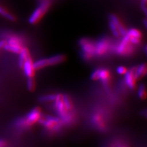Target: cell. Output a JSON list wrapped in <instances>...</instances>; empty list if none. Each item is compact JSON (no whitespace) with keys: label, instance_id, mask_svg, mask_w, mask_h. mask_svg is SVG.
I'll use <instances>...</instances> for the list:
<instances>
[{"label":"cell","instance_id":"obj_6","mask_svg":"<svg viewBox=\"0 0 147 147\" xmlns=\"http://www.w3.org/2000/svg\"><path fill=\"white\" fill-rule=\"evenodd\" d=\"M53 102V108L55 109V111L56 112V113L58 115L59 117L61 118L68 112L66 110L65 105H64V104L63 101L62 94H57V98Z\"/></svg>","mask_w":147,"mask_h":147},{"label":"cell","instance_id":"obj_3","mask_svg":"<svg viewBox=\"0 0 147 147\" xmlns=\"http://www.w3.org/2000/svg\"><path fill=\"white\" fill-rule=\"evenodd\" d=\"M96 41L88 37H83L79 40V46L81 49V57L84 61L90 62L95 57Z\"/></svg>","mask_w":147,"mask_h":147},{"label":"cell","instance_id":"obj_1","mask_svg":"<svg viewBox=\"0 0 147 147\" xmlns=\"http://www.w3.org/2000/svg\"><path fill=\"white\" fill-rule=\"evenodd\" d=\"M115 42L109 36H104L95 43V57L105 58L113 54V49Z\"/></svg>","mask_w":147,"mask_h":147},{"label":"cell","instance_id":"obj_23","mask_svg":"<svg viewBox=\"0 0 147 147\" xmlns=\"http://www.w3.org/2000/svg\"><path fill=\"white\" fill-rule=\"evenodd\" d=\"M141 1H142L141 5H142V10H143V11H144L145 13L146 14V0H141Z\"/></svg>","mask_w":147,"mask_h":147},{"label":"cell","instance_id":"obj_24","mask_svg":"<svg viewBox=\"0 0 147 147\" xmlns=\"http://www.w3.org/2000/svg\"><path fill=\"white\" fill-rule=\"evenodd\" d=\"M6 40L3 39V40H0V49H1L3 48V47L4 46V45L6 44Z\"/></svg>","mask_w":147,"mask_h":147},{"label":"cell","instance_id":"obj_14","mask_svg":"<svg viewBox=\"0 0 147 147\" xmlns=\"http://www.w3.org/2000/svg\"><path fill=\"white\" fill-rule=\"evenodd\" d=\"M24 47V46L6 43V44L4 45V46L3 49L4 50H6V51L8 52L18 55L20 53V52H21V50H22V49Z\"/></svg>","mask_w":147,"mask_h":147},{"label":"cell","instance_id":"obj_7","mask_svg":"<svg viewBox=\"0 0 147 147\" xmlns=\"http://www.w3.org/2000/svg\"><path fill=\"white\" fill-rule=\"evenodd\" d=\"M109 19L111 20L115 24L120 36H123L126 34L127 28L121 19V18L115 14V13H111L109 16Z\"/></svg>","mask_w":147,"mask_h":147},{"label":"cell","instance_id":"obj_12","mask_svg":"<svg viewBox=\"0 0 147 147\" xmlns=\"http://www.w3.org/2000/svg\"><path fill=\"white\" fill-rule=\"evenodd\" d=\"M31 57L30 52L29 49L26 47V46L22 49L20 53L18 54V64L20 67H22L23 64L25 63V61L29 57Z\"/></svg>","mask_w":147,"mask_h":147},{"label":"cell","instance_id":"obj_10","mask_svg":"<svg viewBox=\"0 0 147 147\" xmlns=\"http://www.w3.org/2000/svg\"><path fill=\"white\" fill-rule=\"evenodd\" d=\"M99 74H98V80H100L103 85L105 86H108L111 81L112 76L111 73L108 69L105 68H98Z\"/></svg>","mask_w":147,"mask_h":147},{"label":"cell","instance_id":"obj_15","mask_svg":"<svg viewBox=\"0 0 147 147\" xmlns=\"http://www.w3.org/2000/svg\"><path fill=\"white\" fill-rule=\"evenodd\" d=\"M0 16L11 22H15L17 20L16 17L12 13L8 11L7 9L1 6H0Z\"/></svg>","mask_w":147,"mask_h":147},{"label":"cell","instance_id":"obj_21","mask_svg":"<svg viewBox=\"0 0 147 147\" xmlns=\"http://www.w3.org/2000/svg\"><path fill=\"white\" fill-rule=\"evenodd\" d=\"M26 85H27V88L29 91H33L35 90L36 84H35V80L33 77L28 78Z\"/></svg>","mask_w":147,"mask_h":147},{"label":"cell","instance_id":"obj_20","mask_svg":"<svg viewBox=\"0 0 147 147\" xmlns=\"http://www.w3.org/2000/svg\"><path fill=\"white\" fill-rule=\"evenodd\" d=\"M138 96L142 99H145L146 97L145 86L144 84H141L138 88Z\"/></svg>","mask_w":147,"mask_h":147},{"label":"cell","instance_id":"obj_4","mask_svg":"<svg viewBox=\"0 0 147 147\" xmlns=\"http://www.w3.org/2000/svg\"><path fill=\"white\" fill-rule=\"evenodd\" d=\"M39 122L49 132L52 133L59 131L63 125L61 119L59 118L50 115H42L39 119Z\"/></svg>","mask_w":147,"mask_h":147},{"label":"cell","instance_id":"obj_5","mask_svg":"<svg viewBox=\"0 0 147 147\" xmlns=\"http://www.w3.org/2000/svg\"><path fill=\"white\" fill-rule=\"evenodd\" d=\"M41 116H42V113H41V110L39 107H35L32 109L24 118L26 127L33 126L34 123L39 121Z\"/></svg>","mask_w":147,"mask_h":147},{"label":"cell","instance_id":"obj_16","mask_svg":"<svg viewBox=\"0 0 147 147\" xmlns=\"http://www.w3.org/2000/svg\"><path fill=\"white\" fill-rule=\"evenodd\" d=\"M126 35L129 38L142 39V32L139 30L135 28H131L130 29H127Z\"/></svg>","mask_w":147,"mask_h":147},{"label":"cell","instance_id":"obj_8","mask_svg":"<svg viewBox=\"0 0 147 147\" xmlns=\"http://www.w3.org/2000/svg\"><path fill=\"white\" fill-rule=\"evenodd\" d=\"M22 68L23 69V71H24L25 76L27 78L34 77L36 70L34 67V61L31 57H29L25 61Z\"/></svg>","mask_w":147,"mask_h":147},{"label":"cell","instance_id":"obj_22","mask_svg":"<svg viewBox=\"0 0 147 147\" xmlns=\"http://www.w3.org/2000/svg\"><path fill=\"white\" fill-rule=\"evenodd\" d=\"M127 70H128L127 69L123 66H118L116 69L117 72L119 75H125V74L127 72Z\"/></svg>","mask_w":147,"mask_h":147},{"label":"cell","instance_id":"obj_25","mask_svg":"<svg viewBox=\"0 0 147 147\" xmlns=\"http://www.w3.org/2000/svg\"><path fill=\"white\" fill-rule=\"evenodd\" d=\"M6 146V142L4 140H0V147H4Z\"/></svg>","mask_w":147,"mask_h":147},{"label":"cell","instance_id":"obj_26","mask_svg":"<svg viewBox=\"0 0 147 147\" xmlns=\"http://www.w3.org/2000/svg\"><path fill=\"white\" fill-rule=\"evenodd\" d=\"M117 147H126V146H124L122 144H118V145H117Z\"/></svg>","mask_w":147,"mask_h":147},{"label":"cell","instance_id":"obj_19","mask_svg":"<svg viewBox=\"0 0 147 147\" xmlns=\"http://www.w3.org/2000/svg\"><path fill=\"white\" fill-rule=\"evenodd\" d=\"M57 98V94H46L40 96L39 100L41 102H50L54 101Z\"/></svg>","mask_w":147,"mask_h":147},{"label":"cell","instance_id":"obj_17","mask_svg":"<svg viewBox=\"0 0 147 147\" xmlns=\"http://www.w3.org/2000/svg\"><path fill=\"white\" fill-rule=\"evenodd\" d=\"M62 99L67 111H72L73 109V104L69 96L67 94H62Z\"/></svg>","mask_w":147,"mask_h":147},{"label":"cell","instance_id":"obj_9","mask_svg":"<svg viewBox=\"0 0 147 147\" xmlns=\"http://www.w3.org/2000/svg\"><path fill=\"white\" fill-rule=\"evenodd\" d=\"M134 67H132L129 70H127L125 74L124 82L129 88L132 90L134 89L136 85V79L134 76Z\"/></svg>","mask_w":147,"mask_h":147},{"label":"cell","instance_id":"obj_13","mask_svg":"<svg viewBox=\"0 0 147 147\" xmlns=\"http://www.w3.org/2000/svg\"><path fill=\"white\" fill-rule=\"evenodd\" d=\"M146 74V65L145 63H141L134 67V76L136 80L143 78Z\"/></svg>","mask_w":147,"mask_h":147},{"label":"cell","instance_id":"obj_2","mask_svg":"<svg viewBox=\"0 0 147 147\" xmlns=\"http://www.w3.org/2000/svg\"><path fill=\"white\" fill-rule=\"evenodd\" d=\"M136 52V46L129 40L126 34L118 42H115L113 49V54L121 57H130Z\"/></svg>","mask_w":147,"mask_h":147},{"label":"cell","instance_id":"obj_18","mask_svg":"<svg viewBox=\"0 0 147 147\" xmlns=\"http://www.w3.org/2000/svg\"><path fill=\"white\" fill-rule=\"evenodd\" d=\"M109 26L110 31H111L112 35L114 37H115V38H119V37H120V34H119L117 26L110 19H109Z\"/></svg>","mask_w":147,"mask_h":147},{"label":"cell","instance_id":"obj_11","mask_svg":"<svg viewBox=\"0 0 147 147\" xmlns=\"http://www.w3.org/2000/svg\"><path fill=\"white\" fill-rule=\"evenodd\" d=\"M46 64H47V66H55L58 65L59 64H61L65 61L66 59V57L63 54H58L53 55L48 58H45Z\"/></svg>","mask_w":147,"mask_h":147}]
</instances>
